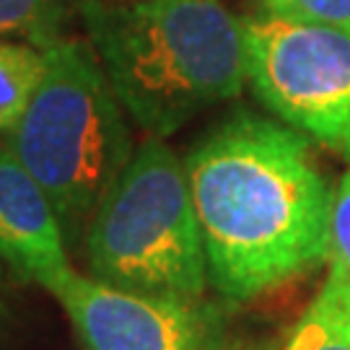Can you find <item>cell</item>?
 I'll return each instance as SVG.
<instances>
[{
  "label": "cell",
  "mask_w": 350,
  "mask_h": 350,
  "mask_svg": "<svg viewBox=\"0 0 350 350\" xmlns=\"http://www.w3.org/2000/svg\"><path fill=\"white\" fill-rule=\"evenodd\" d=\"M208 280L247 301L312 270L329 250L332 192L304 133L239 112L185 161Z\"/></svg>",
  "instance_id": "1"
},
{
  "label": "cell",
  "mask_w": 350,
  "mask_h": 350,
  "mask_svg": "<svg viewBox=\"0 0 350 350\" xmlns=\"http://www.w3.org/2000/svg\"><path fill=\"white\" fill-rule=\"evenodd\" d=\"M81 13L117 99L153 138L247 83L244 24L221 0H83Z\"/></svg>",
  "instance_id": "2"
},
{
  "label": "cell",
  "mask_w": 350,
  "mask_h": 350,
  "mask_svg": "<svg viewBox=\"0 0 350 350\" xmlns=\"http://www.w3.org/2000/svg\"><path fill=\"white\" fill-rule=\"evenodd\" d=\"M122 109L91 42L55 39L44 47L42 81L5 146L70 231L91 221L133 159Z\"/></svg>",
  "instance_id": "3"
},
{
  "label": "cell",
  "mask_w": 350,
  "mask_h": 350,
  "mask_svg": "<svg viewBox=\"0 0 350 350\" xmlns=\"http://www.w3.org/2000/svg\"><path fill=\"white\" fill-rule=\"evenodd\" d=\"M88 267L109 286L200 299L208 262L185 163L150 135L88 221Z\"/></svg>",
  "instance_id": "4"
},
{
  "label": "cell",
  "mask_w": 350,
  "mask_h": 350,
  "mask_svg": "<svg viewBox=\"0 0 350 350\" xmlns=\"http://www.w3.org/2000/svg\"><path fill=\"white\" fill-rule=\"evenodd\" d=\"M247 81L286 125L350 156V31L262 8L241 18Z\"/></svg>",
  "instance_id": "5"
},
{
  "label": "cell",
  "mask_w": 350,
  "mask_h": 350,
  "mask_svg": "<svg viewBox=\"0 0 350 350\" xmlns=\"http://www.w3.org/2000/svg\"><path fill=\"white\" fill-rule=\"evenodd\" d=\"M86 350H213L218 325L198 299L140 293L73 270L52 291Z\"/></svg>",
  "instance_id": "6"
},
{
  "label": "cell",
  "mask_w": 350,
  "mask_h": 350,
  "mask_svg": "<svg viewBox=\"0 0 350 350\" xmlns=\"http://www.w3.org/2000/svg\"><path fill=\"white\" fill-rule=\"evenodd\" d=\"M0 257L47 291L70 273L60 218L8 146L0 148Z\"/></svg>",
  "instance_id": "7"
},
{
  "label": "cell",
  "mask_w": 350,
  "mask_h": 350,
  "mask_svg": "<svg viewBox=\"0 0 350 350\" xmlns=\"http://www.w3.org/2000/svg\"><path fill=\"white\" fill-rule=\"evenodd\" d=\"M283 350H350V286L327 275Z\"/></svg>",
  "instance_id": "8"
},
{
  "label": "cell",
  "mask_w": 350,
  "mask_h": 350,
  "mask_svg": "<svg viewBox=\"0 0 350 350\" xmlns=\"http://www.w3.org/2000/svg\"><path fill=\"white\" fill-rule=\"evenodd\" d=\"M68 0H0V39L21 37L37 47L60 39Z\"/></svg>",
  "instance_id": "9"
},
{
  "label": "cell",
  "mask_w": 350,
  "mask_h": 350,
  "mask_svg": "<svg viewBox=\"0 0 350 350\" xmlns=\"http://www.w3.org/2000/svg\"><path fill=\"white\" fill-rule=\"evenodd\" d=\"M329 275L350 286V169L332 195L329 213Z\"/></svg>",
  "instance_id": "10"
},
{
  "label": "cell",
  "mask_w": 350,
  "mask_h": 350,
  "mask_svg": "<svg viewBox=\"0 0 350 350\" xmlns=\"http://www.w3.org/2000/svg\"><path fill=\"white\" fill-rule=\"evenodd\" d=\"M262 8L288 18L338 26L350 31V0H260Z\"/></svg>",
  "instance_id": "11"
}]
</instances>
